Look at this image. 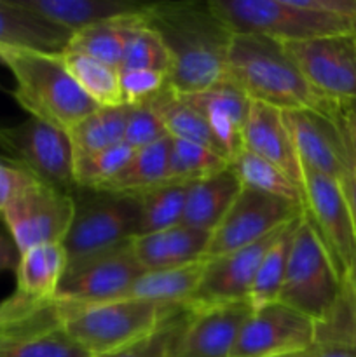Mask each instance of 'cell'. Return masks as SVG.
<instances>
[{
    "mask_svg": "<svg viewBox=\"0 0 356 357\" xmlns=\"http://www.w3.org/2000/svg\"><path fill=\"white\" fill-rule=\"evenodd\" d=\"M187 185L164 183L138 197L140 223L138 236L163 232L181 223L185 209Z\"/></svg>",
    "mask_w": 356,
    "mask_h": 357,
    "instance_id": "obj_33",
    "label": "cell"
},
{
    "mask_svg": "<svg viewBox=\"0 0 356 357\" xmlns=\"http://www.w3.org/2000/svg\"><path fill=\"white\" fill-rule=\"evenodd\" d=\"M68 267L61 243L40 244L20 255L16 267V293L35 300H52Z\"/></svg>",
    "mask_w": 356,
    "mask_h": 357,
    "instance_id": "obj_23",
    "label": "cell"
},
{
    "mask_svg": "<svg viewBox=\"0 0 356 357\" xmlns=\"http://www.w3.org/2000/svg\"><path fill=\"white\" fill-rule=\"evenodd\" d=\"M281 229L265 236L258 243L241 248L232 253L206 258L205 272L198 291L181 309H208V307L248 302L258 265Z\"/></svg>",
    "mask_w": 356,
    "mask_h": 357,
    "instance_id": "obj_16",
    "label": "cell"
},
{
    "mask_svg": "<svg viewBox=\"0 0 356 357\" xmlns=\"http://www.w3.org/2000/svg\"><path fill=\"white\" fill-rule=\"evenodd\" d=\"M91 192L75 201V216L63 246L70 261L129 243L138 236V197L110 192Z\"/></svg>",
    "mask_w": 356,
    "mask_h": 357,
    "instance_id": "obj_7",
    "label": "cell"
},
{
    "mask_svg": "<svg viewBox=\"0 0 356 357\" xmlns=\"http://www.w3.org/2000/svg\"><path fill=\"white\" fill-rule=\"evenodd\" d=\"M341 105L353 115V117L356 119V101H348V103H341Z\"/></svg>",
    "mask_w": 356,
    "mask_h": 357,
    "instance_id": "obj_46",
    "label": "cell"
},
{
    "mask_svg": "<svg viewBox=\"0 0 356 357\" xmlns=\"http://www.w3.org/2000/svg\"><path fill=\"white\" fill-rule=\"evenodd\" d=\"M145 105H149L150 110L159 117V121L163 122L164 129H166L171 138L198 143V145L206 146V149L213 150L225 160H229L223 150L220 149L218 143H216L215 136H213L212 129L206 124L205 119L184 100L181 94L175 93L173 89L164 86Z\"/></svg>",
    "mask_w": 356,
    "mask_h": 357,
    "instance_id": "obj_26",
    "label": "cell"
},
{
    "mask_svg": "<svg viewBox=\"0 0 356 357\" xmlns=\"http://www.w3.org/2000/svg\"><path fill=\"white\" fill-rule=\"evenodd\" d=\"M61 59L73 80L98 107L124 105L117 68H112L96 59L68 51L63 52Z\"/></svg>",
    "mask_w": 356,
    "mask_h": 357,
    "instance_id": "obj_31",
    "label": "cell"
},
{
    "mask_svg": "<svg viewBox=\"0 0 356 357\" xmlns=\"http://www.w3.org/2000/svg\"><path fill=\"white\" fill-rule=\"evenodd\" d=\"M72 35L66 28L21 7L16 0H0V47L61 56Z\"/></svg>",
    "mask_w": 356,
    "mask_h": 357,
    "instance_id": "obj_20",
    "label": "cell"
},
{
    "mask_svg": "<svg viewBox=\"0 0 356 357\" xmlns=\"http://www.w3.org/2000/svg\"><path fill=\"white\" fill-rule=\"evenodd\" d=\"M299 218L283 227L279 236L276 237V241L271 244V248H269L265 257L262 258L260 265H258L253 284L250 288V295H248V303H250L253 310L269 305V303L278 302L279 293H281L283 288V281H285L293 229H295Z\"/></svg>",
    "mask_w": 356,
    "mask_h": 357,
    "instance_id": "obj_30",
    "label": "cell"
},
{
    "mask_svg": "<svg viewBox=\"0 0 356 357\" xmlns=\"http://www.w3.org/2000/svg\"><path fill=\"white\" fill-rule=\"evenodd\" d=\"M205 265L206 258L184 267L143 272L124 298L147 300L163 307H184L198 291Z\"/></svg>",
    "mask_w": 356,
    "mask_h": 357,
    "instance_id": "obj_24",
    "label": "cell"
},
{
    "mask_svg": "<svg viewBox=\"0 0 356 357\" xmlns=\"http://www.w3.org/2000/svg\"><path fill=\"white\" fill-rule=\"evenodd\" d=\"M126 121H128V105L119 107H100L96 112L66 131L72 145L73 160L94 155L110 146L122 143Z\"/></svg>",
    "mask_w": 356,
    "mask_h": 357,
    "instance_id": "obj_27",
    "label": "cell"
},
{
    "mask_svg": "<svg viewBox=\"0 0 356 357\" xmlns=\"http://www.w3.org/2000/svg\"><path fill=\"white\" fill-rule=\"evenodd\" d=\"M37 16L66 28L72 33L110 21L140 17L149 3L131 0H16Z\"/></svg>",
    "mask_w": 356,
    "mask_h": 357,
    "instance_id": "obj_19",
    "label": "cell"
},
{
    "mask_svg": "<svg viewBox=\"0 0 356 357\" xmlns=\"http://www.w3.org/2000/svg\"><path fill=\"white\" fill-rule=\"evenodd\" d=\"M341 187L346 195V201H348L349 211H351V216H353V223H355V229H356V173L355 171L349 173L348 176L341 181Z\"/></svg>",
    "mask_w": 356,
    "mask_h": 357,
    "instance_id": "obj_44",
    "label": "cell"
},
{
    "mask_svg": "<svg viewBox=\"0 0 356 357\" xmlns=\"http://www.w3.org/2000/svg\"><path fill=\"white\" fill-rule=\"evenodd\" d=\"M75 216V197L37 181L17 195L0 215L14 244L23 251L65 241Z\"/></svg>",
    "mask_w": 356,
    "mask_h": 357,
    "instance_id": "obj_10",
    "label": "cell"
},
{
    "mask_svg": "<svg viewBox=\"0 0 356 357\" xmlns=\"http://www.w3.org/2000/svg\"><path fill=\"white\" fill-rule=\"evenodd\" d=\"M342 107V105H341ZM339 126H341L342 136H344L346 146H348L349 160H351V167L356 173V119L342 107L341 115H339Z\"/></svg>",
    "mask_w": 356,
    "mask_h": 357,
    "instance_id": "obj_43",
    "label": "cell"
},
{
    "mask_svg": "<svg viewBox=\"0 0 356 357\" xmlns=\"http://www.w3.org/2000/svg\"><path fill=\"white\" fill-rule=\"evenodd\" d=\"M339 115L330 117L316 110L283 112L302 167L334 178L341 183L353 173V167L339 126Z\"/></svg>",
    "mask_w": 356,
    "mask_h": 357,
    "instance_id": "obj_17",
    "label": "cell"
},
{
    "mask_svg": "<svg viewBox=\"0 0 356 357\" xmlns=\"http://www.w3.org/2000/svg\"><path fill=\"white\" fill-rule=\"evenodd\" d=\"M0 63L13 73V98L30 117L68 131L100 108L73 80L61 56L0 47Z\"/></svg>",
    "mask_w": 356,
    "mask_h": 357,
    "instance_id": "obj_3",
    "label": "cell"
},
{
    "mask_svg": "<svg viewBox=\"0 0 356 357\" xmlns=\"http://www.w3.org/2000/svg\"><path fill=\"white\" fill-rule=\"evenodd\" d=\"M302 357H356V344H313Z\"/></svg>",
    "mask_w": 356,
    "mask_h": 357,
    "instance_id": "obj_42",
    "label": "cell"
},
{
    "mask_svg": "<svg viewBox=\"0 0 356 357\" xmlns=\"http://www.w3.org/2000/svg\"><path fill=\"white\" fill-rule=\"evenodd\" d=\"M243 149L274 164L290 180L302 187V164L297 157L283 110L260 101H251L243 129Z\"/></svg>",
    "mask_w": 356,
    "mask_h": 357,
    "instance_id": "obj_18",
    "label": "cell"
},
{
    "mask_svg": "<svg viewBox=\"0 0 356 357\" xmlns=\"http://www.w3.org/2000/svg\"><path fill=\"white\" fill-rule=\"evenodd\" d=\"M316 324L304 314L269 303L251 309L234 340L230 357H283L300 354L314 344Z\"/></svg>",
    "mask_w": 356,
    "mask_h": 357,
    "instance_id": "obj_12",
    "label": "cell"
},
{
    "mask_svg": "<svg viewBox=\"0 0 356 357\" xmlns=\"http://www.w3.org/2000/svg\"><path fill=\"white\" fill-rule=\"evenodd\" d=\"M346 286H348L349 293H351V298L356 305V248H355V253H353L351 261H349V267L348 272H346V278H344Z\"/></svg>",
    "mask_w": 356,
    "mask_h": 357,
    "instance_id": "obj_45",
    "label": "cell"
},
{
    "mask_svg": "<svg viewBox=\"0 0 356 357\" xmlns=\"http://www.w3.org/2000/svg\"><path fill=\"white\" fill-rule=\"evenodd\" d=\"M232 33H257L283 44L356 37V20L307 9L300 0H209Z\"/></svg>",
    "mask_w": 356,
    "mask_h": 357,
    "instance_id": "obj_4",
    "label": "cell"
},
{
    "mask_svg": "<svg viewBox=\"0 0 356 357\" xmlns=\"http://www.w3.org/2000/svg\"><path fill=\"white\" fill-rule=\"evenodd\" d=\"M170 153L171 136L135 150L126 166L98 192L140 197L145 192L164 185L168 181Z\"/></svg>",
    "mask_w": 356,
    "mask_h": 357,
    "instance_id": "obj_25",
    "label": "cell"
},
{
    "mask_svg": "<svg viewBox=\"0 0 356 357\" xmlns=\"http://www.w3.org/2000/svg\"><path fill=\"white\" fill-rule=\"evenodd\" d=\"M17 261H20V250L16 248L13 237L9 236L2 222L0 223V274L16 271Z\"/></svg>",
    "mask_w": 356,
    "mask_h": 357,
    "instance_id": "obj_41",
    "label": "cell"
},
{
    "mask_svg": "<svg viewBox=\"0 0 356 357\" xmlns=\"http://www.w3.org/2000/svg\"><path fill=\"white\" fill-rule=\"evenodd\" d=\"M142 17L143 16L110 21V23H101L96 26L75 31L70 38L66 51L87 56V58H93L119 70L122 58H124L126 47L129 44V38H131L135 28L140 24Z\"/></svg>",
    "mask_w": 356,
    "mask_h": 357,
    "instance_id": "obj_28",
    "label": "cell"
},
{
    "mask_svg": "<svg viewBox=\"0 0 356 357\" xmlns=\"http://www.w3.org/2000/svg\"><path fill=\"white\" fill-rule=\"evenodd\" d=\"M180 309L173 310L161 323V326L150 335H147V337L140 338V340L133 342V344L126 345V347L119 349V351L94 357H168V345H170L171 333H173L175 317H177Z\"/></svg>",
    "mask_w": 356,
    "mask_h": 357,
    "instance_id": "obj_39",
    "label": "cell"
},
{
    "mask_svg": "<svg viewBox=\"0 0 356 357\" xmlns=\"http://www.w3.org/2000/svg\"><path fill=\"white\" fill-rule=\"evenodd\" d=\"M143 23L157 31L166 45L170 89L194 94L225 82L232 31L216 16L209 0L149 3Z\"/></svg>",
    "mask_w": 356,
    "mask_h": 357,
    "instance_id": "obj_1",
    "label": "cell"
},
{
    "mask_svg": "<svg viewBox=\"0 0 356 357\" xmlns=\"http://www.w3.org/2000/svg\"><path fill=\"white\" fill-rule=\"evenodd\" d=\"M119 82L124 105H143L166 86V75L154 70H126L119 72Z\"/></svg>",
    "mask_w": 356,
    "mask_h": 357,
    "instance_id": "obj_38",
    "label": "cell"
},
{
    "mask_svg": "<svg viewBox=\"0 0 356 357\" xmlns=\"http://www.w3.org/2000/svg\"><path fill=\"white\" fill-rule=\"evenodd\" d=\"M241 183L229 166L188 185L181 225L212 234L241 192Z\"/></svg>",
    "mask_w": 356,
    "mask_h": 357,
    "instance_id": "obj_22",
    "label": "cell"
},
{
    "mask_svg": "<svg viewBox=\"0 0 356 357\" xmlns=\"http://www.w3.org/2000/svg\"><path fill=\"white\" fill-rule=\"evenodd\" d=\"M311 86L337 103L356 101V37H327L285 44Z\"/></svg>",
    "mask_w": 356,
    "mask_h": 357,
    "instance_id": "obj_15",
    "label": "cell"
},
{
    "mask_svg": "<svg viewBox=\"0 0 356 357\" xmlns=\"http://www.w3.org/2000/svg\"><path fill=\"white\" fill-rule=\"evenodd\" d=\"M126 70H154L168 75L170 70V54L163 38L152 28L143 23V17L133 31L129 44L126 47L119 72Z\"/></svg>",
    "mask_w": 356,
    "mask_h": 357,
    "instance_id": "obj_36",
    "label": "cell"
},
{
    "mask_svg": "<svg viewBox=\"0 0 356 357\" xmlns=\"http://www.w3.org/2000/svg\"><path fill=\"white\" fill-rule=\"evenodd\" d=\"M229 167L239 180L241 187L253 188L262 194L285 199L293 204L304 206L302 187L290 180L274 164L243 149L229 160Z\"/></svg>",
    "mask_w": 356,
    "mask_h": 357,
    "instance_id": "obj_29",
    "label": "cell"
},
{
    "mask_svg": "<svg viewBox=\"0 0 356 357\" xmlns=\"http://www.w3.org/2000/svg\"><path fill=\"white\" fill-rule=\"evenodd\" d=\"M229 160L220 157L213 150L198 143L185 142V139L171 138L170 166H168L166 183L192 185L201 181L218 171L225 169Z\"/></svg>",
    "mask_w": 356,
    "mask_h": 357,
    "instance_id": "obj_34",
    "label": "cell"
},
{
    "mask_svg": "<svg viewBox=\"0 0 356 357\" xmlns=\"http://www.w3.org/2000/svg\"><path fill=\"white\" fill-rule=\"evenodd\" d=\"M302 194L304 213L344 279L356 248V229L341 183L302 167Z\"/></svg>",
    "mask_w": 356,
    "mask_h": 357,
    "instance_id": "obj_13",
    "label": "cell"
},
{
    "mask_svg": "<svg viewBox=\"0 0 356 357\" xmlns=\"http://www.w3.org/2000/svg\"><path fill=\"white\" fill-rule=\"evenodd\" d=\"M40 181L9 157L0 155V215L27 188Z\"/></svg>",
    "mask_w": 356,
    "mask_h": 357,
    "instance_id": "obj_40",
    "label": "cell"
},
{
    "mask_svg": "<svg viewBox=\"0 0 356 357\" xmlns=\"http://www.w3.org/2000/svg\"><path fill=\"white\" fill-rule=\"evenodd\" d=\"M344 279L335 268L323 241L306 213L297 222L278 302L321 323L337 307Z\"/></svg>",
    "mask_w": 356,
    "mask_h": 357,
    "instance_id": "obj_5",
    "label": "cell"
},
{
    "mask_svg": "<svg viewBox=\"0 0 356 357\" xmlns=\"http://www.w3.org/2000/svg\"><path fill=\"white\" fill-rule=\"evenodd\" d=\"M0 150L44 183L68 194L77 188L72 145L63 129L34 117L17 124H0Z\"/></svg>",
    "mask_w": 356,
    "mask_h": 357,
    "instance_id": "obj_8",
    "label": "cell"
},
{
    "mask_svg": "<svg viewBox=\"0 0 356 357\" xmlns=\"http://www.w3.org/2000/svg\"><path fill=\"white\" fill-rule=\"evenodd\" d=\"M135 150L124 142L73 162L77 188L98 192L126 166Z\"/></svg>",
    "mask_w": 356,
    "mask_h": 357,
    "instance_id": "obj_35",
    "label": "cell"
},
{
    "mask_svg": "<svg viewBox=\"0 0 356 357\" xmlns=\"http://www.w3.org/2000/svg\"><path fill=\"white\" fill-rule=\"evenodd\" d=\"M0 357H93L77 344L63 324L27 331L0 340Z\"/></svg>",
    "mask_w": 356,
    "mask_h": 357,
    "instance_id": "obj_32",
    "label": "cell"
},
{
    "mask_svg": "<svg viewBox=\"0 0 356 357\" xmlns=\"http://www.w3.org/2000/svg\"><path fill=\"white\" fill-rule=\"evenodd\" d=\"M59 303L63 309V330L93 357L119 351L147 337L173 310L180 309L138 298H119L91 305Z\"/></svg>",
    "mask_w": 356,
    "mask_h": 357,
    "instance_id": "obj_6",
    "label": "cell"
},
{
    "mask_svg": "<svg viewBox=\"0 0 356 357\" xmlns=\"http://www.w3.org/2000/svg\"><path fill=\"white\" fill-rule=\"evenodd\" d=\"M304 213V206L293 204L274 195L243 187L222 222L209 236L205 258L246 248L293 222Z\"/></svg>",
    "mask_w": 356,
    "mask_h": 357,
    "instance_id": "obj_11",
    "label": "cell"
},
{
    "mask_svg": "<svg viewBox=\"0 0 356 357\" xmlns=\"http://www.w3.org/2000/svg\"><path fill=\"white\" fill-rule=\"evenodd\" d=\"M143 272L129 241L101 253L70 261L54 300L70 305H91L124 298Z\"/></svg>",
    "mask_w": 356,
    "mask_h": 357,
    "instance_id": "obj_9",
    "label": "cell"
},
{
    "mask_svg": "<svg viewBox=\"0 0 356 357\" xmlns=\"http://www.w3.org/2000/svg\"><path fill=\"white\" fill-rule=\"evenodd\" d=\"M283 357H302V352H300V354H292V356H283Z\"/></svg>",
    "mask_w": 356,
    "mask_h": 357,
    "instance_id": "obj_47",
    "label": "cell"
},
{
    "mask_svg": "<svg viewBox=\"0 0 356 357\" xmlns=\"http://www.w3.org/2000/svg\"><path fill=\"white\" fill-rule=\"evenodd\" d=\"M250 312L248 302L180 309L175 317L168 357H230L237 331Z\"/></svg>",
    "mask_w": 356,
    "mask_h": 357,
    "instance_id": "obj_14",
    "label": "cell"
},
{
    "mask_svg": "<svg viewBox=\"0 0 356 357\" xmlns=\"http://www.w3.org/2000/svg\"><path fill=\"white\" fill-rule=\"evenodd\" d=\"M170 136L163 122L149 108V105H128V121H126L124 138L122 142L133 150L149 146L159 139Z\"/></svg>",
    "mask_w": 356,
    "mask_h": 357,
    "instance_id": "obj_37",
    "label": "cell"
},
{
    "mask_svg": "<svg viewBox=\"0 0 356 357\" xmlns=\"http://www.w3.org/2000/svg\"><path fill=\"white\" fill-rule=\"evenodd\" d=\"M209 236L180 223L163 232L135 237L131 246L143 271H164L205 260Z\"/></svg>",
    "mask_w": 356,
    "mask_h": 357,
    "instance_id": "obj_21",
    "label": "cell"
},
{
    "mask_svg": "<svg viewBox=\"0 0 356 357\" xmlns=\"http://www.w3.org/2000/svg\"><path fill=\"white\" fill-rule=\"evenodd\" d=\"M225 82L239 87L251 101L283 112L316 110L337 117L341 103L318 93L276 38L257 33H232L227 52Z\"/></svg>",
    "mask_w": 356,
    "mask_h": 357,
    "instance_id": "obj_2",
    "label": "cell"
}]
</instances>
